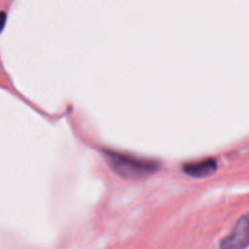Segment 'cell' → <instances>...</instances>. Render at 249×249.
Returning <instances> with one entry per match:
<instances>
[{
	"label": "cell",
	"mask_w": 249,
	"mask_h": 249,
	"mask_svg": "<svg viewBox=\"0 0 249 249\" xmlns=\"http://www.w3.org/2000/svg\"><path fill=\"white\" fill-rule=\"evenodd\" d=\"M216 171V160L207 159L197 163H188L184 166V172L194 178H206Z\"/></svg>",
	"instance_id": "3"
},
{
	"label": "cell",
	"mask_w": 249,
	"mask_h": 249,
	"mask_svg": "<svg viewBox=\"0 0 249 249\" xmlns=\"http://www.w3.org/2000/svg\"><path fill=\"white\" fill-rule=\"evenodd\" d=\"M4 22H6V13L4 12H0V32L4 26Z\"/></svg>",
	"instance_id": "4"
},
{
	"label": "cell",
	"mask_w": 249,
	"mask_h": 249,
	"mask_svg": "<svg viewBox=\"0 0 249 249\" xmlns=\"http://www.w3.org/2000/svg\"><path fill=\"white\" fill-rule=\"evenodd\" d=\"M248 214H244L233 231L222 239L220 249H245L248 247Z\"/></svg>",
	"instance_id": "2"
},
{
	"label": "cell",
	"mask_w": 249,
	"mask_h": 249,
	"mask_svg": "<svg viewBox=\"0 0 249 249\" xmlns=\"http://www.w3.org/2000/svg\"><path fill=\"white\" fill-rule=\"evenodd\" d=\"M108 162L118 175H121L124 178H130V179L144 178V177H149L150 174H153L155 171H158L156 169L158 166L153 162L140 160L136 158L115 155V153H108Z\"/></svg>",
	"instance_id": "1"
}]
</instances>
